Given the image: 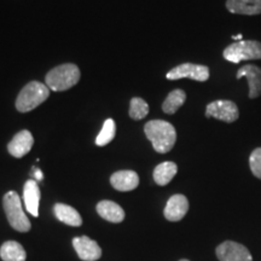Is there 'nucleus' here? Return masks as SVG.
<instances>
[{
    "label": "nucleus",
    "mask_w": 261,
    "mask_h": 261,
    "mask_svg": "<svg viewBox=\"0 0 261 261\" xmlns=\"http://www.w3.org/2000/svg\"><path fill=\"white\" fill-rule=\"evenodd\" d=\"M205 116L231 123L240 117V112H238L236 103L231 100H215L205 108Z\"/></svg>",
    "instance_id": "obj_7"
},
{
    "label": "nucleus",
    "mask_w": 261,
    "mask_h": 261,
    "mask_svg": "<svg viewBox=\"0 0 261 261\" xmlns=\"http://www.w3.org/2000/svg\"><path fill=\"white\" fill-rule=\"evenodd\" d=\"M179 261H189V260H187V259H181V260H179Z\"/></svg>",
    "instance_id": "obj_26"
},
{
    "label": "nucleus",
    "mask_w": 261,
    "mask_h": 261,
    "mask_svg": "<svg viewBox=\"0 0 261 261\" xmlns=\"http://www.w3.org/2000/svg\"><path fill=\"white\" fill-rule=\"evenodd\" d=\"M189 211V201L184 195L177 194L169 198L165 208V218L168 221H179Z\"/></svg>",
    "instance_id": "obj_11"
},
{
    "label": "nucleus",
    "mask_w": 261,
    "mask_h": 261,
    "mask_svg": "<svg viewBox=\"0 0 261 261\" xmlns=\"http://www.w3.org/2000/svg\"><path fill=\"white\" fill-rule=\"evenodd\" d=\"M3 205H4V211L9 224L11 225L12 228L19 231V232H28L31 230V221H29L28 217L24 213L21 198H19L17 192H6L4 198H3Z\"/></svg>",
    "instance_id": "obj_4"
},
{
    "label": "nucleus",
    "mask_w": 261,
    "mask_h": 261,
    "mask_svg": "<svg viewBox=\"0 0 261 261\" xmlns=\"http://www.w3.org/2000/svg\"><path fill=\"white\" fill-rule=\"evenodd\" d=\"M249 167L253 174L261 180V148H257L252 152L249 158Z\"/></svg>",
    "instance_id": "obj_23"
},
{
    "label": "nucleus",
    "mask_w": 261,
    "mask_h": 261,
    "mask_svg": "<svg viewBox=\"0 0 261 261\" xmlns=\"http://www.w3.org/2000/svg\"><path fill=\"white\" fill-rule=\"evenodd\" d=\"M0 257L3 261H25L27 253L21 243L16 241H6L0 247Z\"/></svg>",
    "instance_id": "obj_18"
},
{
    "label": "nucleus",
    "mask_w": 261,
    "mask_h": 261,
    "mask_svg": "<svg viewBox=\"0 0 261 261\" xmlns=\"http://www.w3.org/2000/svg\"><path fill=\"white\" fill-rule=\"evenodd\" d=\"M224 58L231 63L242 61L261 60V42L256 40H241L228 45L224 50Z\"/></svg>",
    "instance_id": "obj_5"
},
{
    "label": "nucleus",
    "mask_w": 261,
    "mask_h": 261,
    "mask_svg": "<svg viewBox=\"0 0 261 261\" xmlns=\"http://www.w3.org/2000/svg\"><path fill=\"white\" fill-rule=\"evenodd\" d=\"M217 256L219 261H253L248 248L233 241H226L218 246Z\"/></svg>",
    "instance_id": "obj_8"
},
{
    "label": "nucleus",
    "mask_w": 261,
    "mask_h": 261,
    "mask_svg": "<svg viewBox=\"0 0 261 261\" xmlns=\"http://www.w3.org/2000/svg\"><path fill=\"white\" fill-rule=\"evenodd\" d=\"M247 77L249 86V98H257L261 96V68L253 64L243 65L237 71V79Z\"/></svg>",
    "instance_id": "obj_12"
},
{
    "label": "nucleus",
    "mask_w": 261,
    "mask_h": 261,
    "mask_svg": "<svg viewBox=\"0 0 261 261\" xmlns=\"http://www.w3.org/2000/svg\"><path fill=\"white\" fill-rule=\"evenodd\" d=\"M146 138L151 142L155 151L166 154L171 151L177 142V132L171 122L163 120H151L144 126Z\"/></svg>",
    "instance_id": "obj_1"
},
{
    "label": "nucleus",
    "mask_w": 261,
    "mask_h": 261,
    "mask_svg": "<svg viewBox=\"0 0 261 261\" xmlns=\"http://www.w3.org/2000/svg\"><path fill=\"white\" fill-rule=\"evenodd\" d=\"M166 76H167L168 80H178L182 79V77H189V79L203 83V81L210 79V68L202 64L184 63L169 70Z\"/></svg>",
    "instance_id": "obj_6"
},
{
    "label": "nucleus",
    "mask_w": 261,
    "mask_h": 261,
    "mask_svg": "<svg viewBox=\"0 0 261 261\" xmlns=\"http://www.w3.org/2000/svg\"><path fill=\"white\" fill-rule=\"evenodd\" d=\"M50 96V89L46 84L39 81H31L25 85L16 98V109L19 113H29L44 103Z\"/></svg>",
    "instance_id": "obj_3"
},
{
    "label": "nucleus",
    "mask_w": 261,
    "mask_h": 261,
    "mask_svg": "<svg viewBox=\"0 0 261 261\" xmlns=\"http://www.w3.org/2000/svg\"><path fill=\"white\" fill-rule=\"evenodd\" d=\"M115 132H116L115 121H114L113 119L106 120L102 130H100L99 135H98L96 138V144L98 146H104L109 144V143L115 138Z\"/></svg>",
    "instance_id": "obj_21"
},
{
    "label": "nucleus",
    "mask_w": 261,
    "mask_h": 261,
    "mask_svg": "<svg viewBox=\"0 0 261 261\" xmlns=\"http://www.w3.org/2000/svg\"><path fill=\"white\" fill-rule=\"evenodd\" d=\"M178 172V166L174 162L166 161L160 163L154 169V180L158 185L165 187L168 182H171Z\"/></svg>",
    "instance_id": "obj_19"
},
{
    "label": "nucleus",
    "mask_w": 261,
    "mask_h": 261,
    "mask_svg": "<svg viewBox=\"0 0 261 261\" xmlns=\"http://www.w3.org/2000/svg\"><path fill=\"white\" fill-rule=\"evenodd\" d=\"M73 246L77 255L84 261H96L102 256V249L98 246V243L87 236L75 237Z\"/></svg>",
    "instance_id": "obj_9"
},
{
    "label": "nucleus",
    "mask_w": 261,
    "mask_h": 261,
    "mask_svg": "<svg viewBox=\"0 0 261 261\" xmlns=\"http://www.w3.org/2000/svg\"><path fill=\"white\" fill-rule=\"evenodd\" d=\"M187 100V93L182 90H173L171 93L168 94L167 98L165 99V102L162 104V110L166 114L173 115V114L177 113L179 108L182 107V104Z\"/></svg>",
    "instance_id": "obj_20"
},
{
    "label": "nucleus",
    "mask_w": 261,
    "mask_h": 261,
    "mask_svg": "<svg viewBox=\"0 0 261 261\" xmlns=\"http://www.w3.org/2000/svg\"><path fill=\"white\" fill-rule=\"evenodd\" d=\"M97 213L110 223H121L125 219V211L113 201H100L96 207Z\"/></svg>",
    "instance_id": "obj_16"
},
{
    "label": "nucleus",
    "mask_w": 261,
    "mask_h": 261,
    "mask_svg": "<svg viewBox=\"0 0 261 261\" xmlns=\"http://www.w3.org/2000/svg\"><path fill=\"white\" fill-rule=\"evenodd\" d=\"M226 9L231 14L254 16L261 14V0H227Z\"/></svg>",
    "instance_id": "obj_15"
},
{
    "label": "nucleus",
    "mask_w": 261,
    "mask_h": 261,
    "mask_svg": "<svg viewBox=\"0 0 261 261\" xmlns=\"http://www.w3.org/2000/svg\"><path fill=\"white\" fill-rule=\"evenodd\" d=\"M110 182L117 191H132L139 185V177L135 171H119L112 175Z\"/></svg>",
    "instance_id": "obj_14"
},
{
    "label": "nucleus",
    "mask_w": 261,
    "mask_h": 261,
    "mask_svg": "<svg viewBox=\"0 0 261 261\" xmlns=\"http://www.w3.org/2000/svg\"><path fill=\"white\" fill-rule=\"evenodd\" d=\"M233 39H234V40H243V35L242 34H238V35H234V37H233Z\"/></svg>",
    "instance_id": "obj_25"
},
{
    "label": "nucleus",
    "mask_w": 261,
    "mask_h": 261,
    "mask_svg": "<svg viewBox=\"0 0 261 261\" xmlns=\"http://www.w3.org/2000/svg\"><path fill=\"white\" fill-rule=\"evenodd\" d=\"M40 189L37 180L31 179L27 180L23 188V201L25 204V210L31 213L33 217H39V203H40Z\"/></svg>",
    "instance_id": "obj_13"
},
{
    "label": "nucleus",
    "mask_w": 261,
    "mask_h": 261,
    "mask_svg": "<svg viewBox=\"0 0 261 261\" xmlns=\"http://www.w3.org/2000/svg\"><path fill=\"white\" fill-rule=\"evenodd\" d=\"M33 174H34L35 180L37 181H41L42 179H44V174H42V172L39 168L33 167Z\"/></svg>",
    "instance_id": "obj_24"
},
{
    "label": "nucleus",
    "mask_w": 261,
    "mask_h": 261,
    "mask_svg": "<svg viewBox=\"0 0 261 261\" xmlns=\"http://www.w3.org/2000/svg\"><path fill=\"white\" fill-rule=\"evenodd\" d=\"M149 114V106L144 99L139 97H135L130 99L129 103V116L133 120H143Z\"/></svg>",
    "instance_id": "obj_22"
},
{
    "label": "nucleus",
    "mask_w": 261,
    "mask_h": 261,
    "mask_svg": "<svg viewBox=\"0 0 261 261\" xmlns=\"http://www.w3.org/2000/svg\"><path fill=\"white\" fill-rule=\"evenodd\" d=\"M33 145H34V138L32 133L27 129H23L11 139V142L8 144V151L14 158L21 159L31 151Z\"/></svg>",
    "instance_id": "obj_10"
},
{
    "label": "nucleus",
    "mask_w": 261,
    "mask_h": 261,
    "mask_svg": "<svg viewBox=\"0 0 261 261\" xmlns=\"http://www.w3.org/2000/svg\"><path fill=\"white\" fill-rule=\"evenodd\" d=\"M80 80V69L73 63L61 64L46 74L45 84L55 92L67 91L74 87Z\"/></svg>",
    "instance_id": "obj_2"
},
{
    "label": "nucleus",
    "mask_w": 261,
    "mask_h": 261,
    "mask_svg": "<svg viewBox=\"0 0 261 261\" xmlns=\"http://www.w3.org/2000/svg\"><path fill=\"white\" fill-rule=\"evenodd\" d=\"M55 215L62 223L69 225V226H81L83 225V218L75 208L64 203L55 204Z\"/></svg>",
    "instance_id": "obj_17"
}]
</instances>
